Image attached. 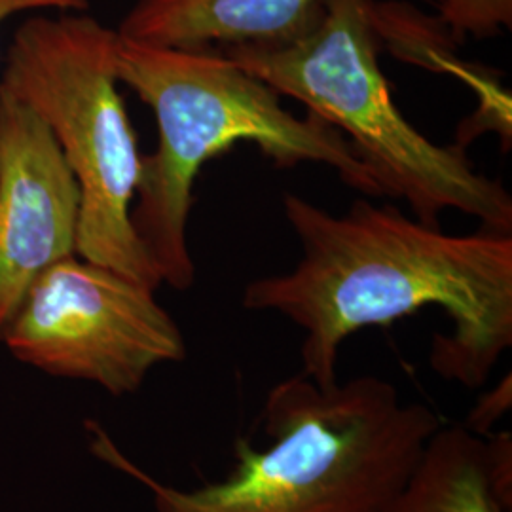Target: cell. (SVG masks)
Segmentation results:
<instances>
[{
    "label": "cell",
    "instance_id": "obj_9",
    "mask_svg": "<svg viewBox=\"0 0 512 512\" xmlns=\"http://www.w3.org/2000/svg\"><path fill=\"white\" fill-rule=\"evenodd\" d=\"M495 486L486 437L439 427L403 486L378 512H511Z\"/></svg>",
    "mask_w": 512,
    "mask_h": 512
},
{
    "label": "cell",
    "instance_id": "obj_6",
    "mask_svg": "<svg viewBox=\"0 0 512 512\" xmlns=\"http://www.w3.org/2000/svg\"><path fill=\"white\" fill-rule=\"evenodd\" d=\"M0 342L25 365L114 397L186 357L183 332L154 289L76 255L38 277Z\"/></svg>",
    "mask_w": 512,
    "mask_h": 512
},
{
    "label": "cell",
    "instance_id": "obj_4",
    "mask_svg": "<svg viewBox=\"0 0 512 512\" xmlns=\"http://www.w3.org/2000/svg\"><path fill=\"white\" fill-rule=\"evenodd\" d=\"M378 38L372 0H323L319 18L300 37L220 52L338 129L384 196L404 198L420 222L439 226L440 213L454 209L511 234L507 188L475 171L463 145L429 141L395 105L378 63Z\"/></svg>",
    "mask_w": 512,
    "mask_h": 512
},
{
    "label": "cell",
    "instance_id": "obj_12",
    "mask_svg": "<svg viewBox=\"0 0 512 512\" xmlns=\"http://www.w3.org/2000/svg\"><path fill=\"white\" fill-rule=\"evenodd\" d=\"M88 0H0V29L14 16L23 12L57 10V12H86Z\"/></svg>",
    "mask_w": 512,
    "mask_h": 512
},
{
    "label": "cell",
    "instance_id": "obj_5",
    "mask_svg": "<svg viewBox=\"0 0 512 512\" xmlns=\"http://www.w3.org/2000/svg\"><path fill=\"white\" fill-rule=\"evenodd\" d=\"M118 31L82 12L25 19L0 86L48 126L80 190L76 256L158 291L162 283L131 224L143 154L116 73Z\"/></svg>",
    "mask_w": 512,
    "mask_h": 512
},
{
    "label": "cell",
    "instance_id": "obj_1",
    "mask_svg": "<svg viewBox=\"0 0 512 512\" xmlns=\"http://www.w3.org/2000/svg\"><path fill=\"white\" fill-rule=\"evenodd\" d=\"M283 207L302 258L289 274L251 281L241 302L304 330V376L319 387L338 384L348 336L437 306L454 330L435 336L431 365L446 380L486 384L512 346L511 234L450 236L366 200L340 217L296 194H285Z\"/></svg>",
    "mask_w": 512,
    "mask_h": 512
},
{
    "label": "cell",
    "instance_id": "obj_10",
    "mask_svg": "<svg viewBox=\"0 0 512 512\" xmlns=\"http://www.w3.org/2000/svg\"><path fill=\"white\" fill-rule=\"evenodd\" d=\"M439 21L454 40H488L512 27V0H439Z\"/></svg>",
    "mask_w": 512,
    "mask_h": 512
},
{
    "label": "cell",
    "instance_id": "obj_8",
    "mask_svg": "<svg viewBox=\"0 0 512 512\" xmlns=\"http://www.w3.org/2000/svg\"><path fill=\"white\" fill-rule=\"evenodd\" d=\"M323 0H135L118 35L164 48L274 46L300 37Z\"/></svg>",
    "mask_w": 512,
    "mask_h": 512
},
{
    "label": "cell",
    "instance_id": "obj_11",
    "mask_svg": "<svg viewBox=\"0 0 512 512\" xmlns=\"http://www.w3.org/2000/svg\"><path fill=\"white\" fill-rule=\"evenodd\" d=\"M511 406L512 378L511 374H507L499 380V384L476 401L463 427L478 437H488L492 427L511 410Z\"/></svg>",
    "mask_w": 512,
    "mask_h": 512
},
{
    "label": "cell",
    "instance_id": "obj_3",
    "mask_svg": "<svg viewBox=\"0 0 512 512\" xmlns=\"http://www.w3.org/2000/svg\"><path fill=\"white\" fill-rule=\"evenodd\" d=\"M116 73L158 124V147L143 156L131 224L162 283L177 291L196 279L186 238L194 181L239 141L255 143L281 167L329 165L353 190L384 196L338 129L313 114L296 118L279 93L217 48H164L118 35Z\"/></svg>",
    "mask_w": 512,
    "mask_h": 512
},
{
    "label": "cell",
    "instance_id": "obj_7",
    "mask_svg": "<svg viewBox=\"0 0 512 512\" xmlns=\"http://www.w3.org/2000/svg\"><path fill=\"white\" fill-rule=\"evenodd\" d=\"M80 190L52 131L0 86V336L40 275L76 255Z\"/></svg>",
    "mask_w": 512,
    "mask_h": 512
},
{
    "label": "cell",
    "instance_id": "obj_2",
    "mask_svg": "<svg viewBox=\"0 0 512 512\" xmlns=\"http://www.w3.org/2000/svg\"><path fill=\"white\" fill-rule=\"evenodd\" d=\"M270 444L238 439L234 469L196 490L167 486L88 423L93 456L143 484L154 512H378L440 427L376 376L319 387L304 374L274 385L262 408Z\"/></svg>",
    "mask_w": 512,
    "mask_h": 512
}]
</instances>
